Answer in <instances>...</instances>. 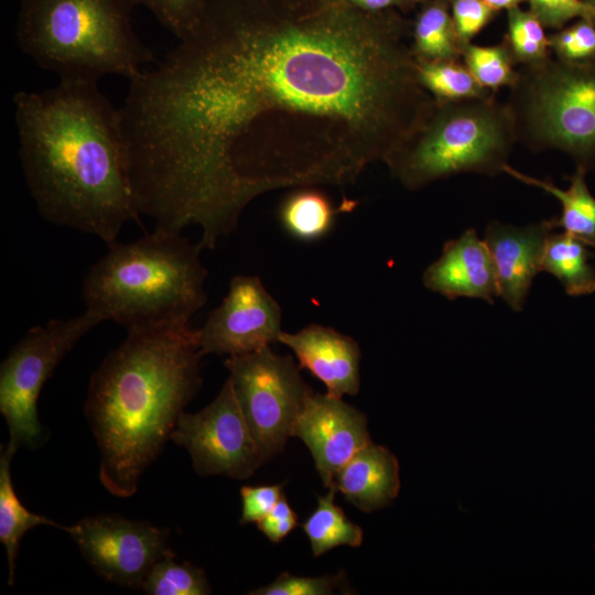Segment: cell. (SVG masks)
Segmentation results:
<instances>
[{"label":"cell","instance_id":"obj_37","mask_svg":"<svg viewBox=\"0 0 595 595\" xmlns=\"http://www.w3.org/2000/svg\"><path fill=\"white\" fill-rule=\"evenodd\" d=\"M584 2L587 4V7L591 9L593 14V21L595 23V0H584Z\"/></svg>","mask_w":595,"mask_h":595},{"label":"cell","instance_id":"obj_38","mask_svg":"<svg viewBox=\"0 0 595 595\" xmlns=\"http://www.w3.org/2000/svg\"><path fill=\"white\" fill-rule=\"evenodd\" d=\"M416 1H418V2H424V1H426V0H416Z\"/></svg>","mask_w":595,"mask_h":595},{"label":"cell","instance_id":"obj_5","mask_svg":"<svg viewBox=\"0 0 595 595\" xmlns=\"http://www.w3.org/2000/svg\"><path fill=\"white\" fill-rule=\"evenodd\" d=\"M129 0H22L17 42L60 80H129L155 61L132 26Z\"/></svg>","mask_w":595,"mask_h":595},{"label":"cell","instance_id":"obj_18","mask_svg":"<svg viewBox=\"0 0 595 595\" xmlns=\"http://www.w3.org/2000/svg\"><path fill=\"white\" fill-rule=\"evenodd\" d=\"M504 173L556 197L562 205V212L560 216L549 219L551 227L563 228L564 232L574 236L586 246L595 247V197L586 185L585 170L576 167L575 173L569 177L570 186L566 190L558 187L550 181L527 175L509 164L505 165Z\"/></svg>","mask_w":595,"mask_h":595},{"label":"cell","instance_id":"obj_23","mask_svg":"<svg viewBox=\"0 0 595 595\" xmlns=\"http://www.w3.org/2000/svg\"><path fill=\"white\" fill-rule=\"evenodd\" d=\"M336 487L328 488L324 496H317V506L302 523L314 556L337 547H360L364 532L360 526L350 521L344 510L336 505Z\"/></svg>","mask_w":595,"mask_h":595},{"label":"cell","instance_id":"obj_17","mask_svg":"<svg viewBox=\"0 0 595 595\" xmlns=\"http://www.w3.org/2000/svg\"><path fill=\"white\" fill-rule=\"evenodd\" d=\"M334 486L356 508L371 512L398 496L399 463L388 448L369 442L337 473Z\"/></svg>","mask_w":595,"mask_h":595},{"label":"cell","instance_id":"obj_9","mask_svg":"<svg viewBox=\"0 0 595 595\" xmlns=\"http://www.w3.org/2000/svg\"><path fill=\"white\" fill-rule=\"evenodd\" d=\"M225 367L240 409L263 459L281 452L313 390L290 355L270 346L227 357Z\"/></svg>","mask_w":595,"mask_h":595},{"label":"cell","instance_id":"obj_6","mask_svg":"<svg viewBox=\"0 0 595 595\" xmlns=\"http://www.w3.org/2000/svg\"><path fill=\"white\" fill-rule=\"evenodd\" d=\"M518 142L508 105L489 98L437 101L386 159L390 173L415 191L462 173L497 175Z\"/></svg>","mask_w":595,"mask_h":595},{"label":"cell","instance_id":"obj_12","mask_svg":"<svg viewBox=\"0 0 595 595\" xmlns=\"http://www.w3.org/2000/svg\"><path fill=\"white\" fill-rule=\"evenodd\" d=\"M281 307L256 275L231 278L221 303L197 328L202 356H241L279 342Z\"/></svg>","mask_w":595,"mask_h":595},{"label":"cell","instance_id":"obj_14","mask_svg":"<svg viewBox=\"0 0 595 595\" xmlns=\"http://www.w3.org/2000/svg\"><path fill=\"white\" fill-rule=\"evenodd\" d=\"M549 219L523 227L491 221L484 241L495 267L499 296L515 311H521L533 279L542 271L549 234Z\"/></svg>","mask_w":595,"mask_h":595},{"label":"cell","instance_id":"obj_2","mask_svg":"<svg viewBox=\"0 0 595 595\" xmlns=\"http://www.w3.org/2000/svg\"><path fill=\"white\" fill-rule=\"evenodd\" d=\"M12 100L23 176L45 220L107 246L140 221L120 108L98 83L60 80Z\"/></svg>","mask_w":595,"mask_h":595},{"label":"cell","instance_id":"obj_27","mask_svg":"<svg viewBox=\"0 0 595 595\" xmlns=\"http://www.w3.org/2000/svg\"><path fill=\"white\" fill-rule=\"evenodd\" d=\"M543 24L531 12L518 7L508 10L507 35L504 41L516 64L530 66L551 57Z\"/></svg>","mask_w":595,"mask_h":595},{"label":"cell","instance_id":"obj_16","mask_svg":"<svg viewBox=\"0 0 595 595\" xmlns=\"http://www.w3.org/2000/svg\"><path fill=\"white\" fill-rule=\"evenodd\" d=\"M424 286L447 299L474 298L493 304L499 296L493 259L474 228L444 244L422 274Z\"/></svg>","mask_w":595,"mask_h":595},{"label":"cell","instance_id":"obj_1","mask_svg":"<svg viewBox=\"0 0 595 595\" xmlns=\"http://www.w3.org/2000/svg\"><path fill=\"white\" fill-rule=\"evenodd\" d=\"M409 31L344 0H207L120 108L140 215L214 249L262 194L355 183L433 101Z\"/></svg>","mask_w":595,"mask_h":595},{"label":"cell","instance_id":"obj_4","mask_svg":"<svg viewBox=\"0 0 595 595\" xmlns=\"http://www.w3.org/2000/svg\"><path fill=\"white\" fill-rule=\"evenodd\" d=\"M199 244L154 229L115 241L82 282L86 309L127 331L190 324L207 300Z\"/></svg>","mask_w":595,"mask_h":595},{"label":"cell","instance_id":"obj_25","mask_svg":"<svg viewBox=\"0 0 595 595\" xmlns=\"http://www.w3.org/2000/svg\"><path fill=\"white\" fill-rule=\"evenodd\" d=\"M462 62L475 79L493 94L502 87H511L518 75L516 62L505 42L489 46L470 42L462 48Z\"/></svg>","mask_w":595,"mask_h":595},{"label":"cell","instance_id":"obj_20","mask_svg":"<svg viewBox=\"0 0 595 595\" xmlns=\"http://www.w3.org/2000/svg\"><path fill=\"white\" fill-rule=\"evenodd\" d=\"M15 452L8 443L1 448L0 455V541L7 552L9 585L14 584L15 559L25 532L42 524L63 529L52 519L30 511L19 499L11 476V462Z\"/></svg>","mask_w":595,"mask_h":595},{"label":"cell","instance_id":"obj_34","mask_svg":"<svg viewBox=\"0 0 595 595\" xmlns=\"http://www.w3.org/2000/svg\"><path fill=\"white\" fill-rule=\"evenodd\" d=\"M298 520L296 512L283 496L257 527L272 543H279L294 530Z\"/></svg>","mask_w":595,"mask_h":595},{"label":"cell","instance_id":"obj_36","mask_svg":"<svg viewBox=\"0 0 595 595\" xmlns=\"http://www.w3.org/2000/svg\"><path fill=\"white\" fill-rule=\"evenodd\" d=\"M494 11L518 7L523 0H484Z\"/></svg>","mask_w":595,"mask_h":595},{"label":"cell","instance_id":"obj_22","mask_svg":"<svg viewBox=\"0 0 595 595\" xmlns=\"http://www.w3.org/2000/svg\"><path fill=\"white\" fill-rule=\"evenodd\" d=\"M411 30V51L418 61L462 60L446 0H426Z\"/></svg>","mask_w":595,"mask_h":595},{"label":"cell","instance_id":"obj_29","mask_svg":"<svg viewBox=\"0 0 595 595\" xmlns=\"http://www.w3.org/2000/svg\"><path fill=\"white\" fill-rule=\"evenodd\" d=\"M550 51L561 61L583 63L595 60V23L578 19L548 36Z\"/></svg>","mask_w":595,"mask_h":595},{"label":"cell","instance_id":"obj_35","mask_svg":"<svg viewBox=\"0 0 595 595\" xmlns=\"http://www.w3.org/2000/svg\"><path fill=\"white\" fill-rule=\"evenodd\" d=\"M350 7L370 13L389 10H408L413 7L416 0H344Z\"/></svg>","mask_w":595,"mask_h":595},{"label":"cell","instance_id":"obj_28","mask_svg":"<svg viewBox=\"0 0 595 595\" xmlns=\"http://www.w3.org/2000/svg\"><path fill=\"white\" fill-rule=\"evenodd\" d=\"M349 594V586L343 573L324 576H298L286 572L272 583L249 592L252 595H331Z\"/></svg>","mask_w":595,"mask_h":595},{"label":"cell","instance_id":"obj_11","mask_svg":"<svg viewBox=\"0 0 595 595\" xmlns=\"http://www.w3.org/2000/svg\"><path fill=\"white\" fill-rule=\"evenodd\" d=\"M63 530L97 574L125 587L141 589L152 567L174 554L166 528L118 515L85 517Z\"/></svg>","mask_w":595,"mask_h":595},{"label":"cell","instance_id":"obj_7","mask_svg":"<svg viewBox=\"0 0 595 595\" xmlns=\"http://www.w3.org/2000/svg\"><path fill=\"white\" fill-rule=\"evenodd\" d=\"M509 88L518 141L533 151L561 150L586 172L595 167V60L521 66Z\"/></svg>","mask_w":595,"mask_h":595},{"label":"cell","instance_id":"obj_21","mask_svg":"<svg viewBox=\"0 0 595 595\" xmlns=\"http://www.w3.org/2000/svg\"><path fill=\"white\" fill-rule=\"evenodd\" d=\"M574 236L549 234L542 259V271L551 273L571 296L595 292V268L589 263L592 253Z\"/></svg>","mask_w":595,"mask_h":595},{"label":"cell","instance_id":"obj_15","mask_svg":"<svg viewBox=\"0 0 595 595\" xmlns=\"http://www.w3.org/2000/svg\"><path fill=\"white\" fill-rule=\"evenodd\" d=\"M279 343L294 353L301 369L324 383L327 394L342 398L359 392L360 348L353 337L311 324L294 333L282 331Z\"/></svg>","mask_w":595,"mask_h":595},{"label":"cell","instance_id":"obj_3","mask_svg":"<svg viewBox=\"0 0 595 595\" xmlns=\"http://www.w3.org/2000/svg\"><path fill=\"white\" fill-rule=\"evenodd\" d=\"M202 358L190 324L132 329L93 374L84 411L113 496L136 494L201 387Z\"/></svg>","mask_w":595,"mask_h":595},{"label":"cell","instance_id":"obj_31","mask_svg":"<svg viewBox=\"0 0 595 595\" xmlns=\"http://www.w3.org/2000/svg\"><path fill=\"white\" fill-rule=\"evenodd\" d=\"M494 10L484 0H452L451 14L462 46L489 22ZM463 48V47H462Z\"/></svg>","mask_w":595,"mask_h":595},{"label":"cell","instance_id":"obj_13","mask_svg":"<svg viewBox=\"0 0 595 595\" xmlns=\"http://www.w3.org/2000/svg\"><path fill=\"white\" fill-rule=\"evenodd\" d=\"M292 436L307 446L327 488L334 486L337 473L371 442L363 412L342 398L314 392L296 418Z\"/></svg>","mask_w":595,"mask_h":595},{"label":"cell","instance_id":"obj_24","mask_svg":"<svg viewBox=\"0 0 595 595\" xmlns=\"http://www.w3.org/2000/svg\"><path fill=\"white\" fill-rule=\"evenodd\" d=\"M415 61L420 85L437 101L495 96L475 79L461 60Z\"/></svg>","mask_w":595,"mask_h":595},{"label":"cell","instance_id":"obj_30","mask_svg":"<svg viewBox=\"0 0 595 595\" xmlns=\"http://www.w3.org/2000/svg\"><path fill=\"white\" fill-rule=\"evenodd\" d=\"M147 8L177 39L195 24L207 0H129Z\"/></svg>","mask_w":595,"mask_h":595},{"label":"cell","instance_id":"obj_19","mask_svg":"<svg viewBox=\"0 0 595 595\" xmlns=\"http://www.w3.org/2000/svg\"><path fill=\"white\" fill-rule=\"evenodd\" d=\"M337 208L329 196L314 186L296 187L280 203L278 219L288 236L313 242L334 228Z\"/></svg>","mask_w":595,"mask_h":595},{"label":"cell","instance_id":"obj_33","mask_svg":"<svg viewBox=\"0 0 595 595\" xmlns=\"http://www.w3.org/2000/svg\"><path fill=\"white\" fill-rule=\"evenodd\" d=\"M283 496V486L281 484L242 486L240 488V522L242 524L258 523L274 508Z\"/></svg>","mask_w":595,"mask_h":595},{"label":"cell","instance_id":"obj_26","mask_svg":"<svg viewBox=\"0 0 595 595\" xmlns=\"http://www.w3.org/2000/svg\"><path fill=\"white\" fill-rule=\"evenodd\" d=\"M141 589L149 595H206L212 592L206 573L175 555L159 561L144 580Z\"/></svg>","mask_w":595,"mask_h":595},{"label":"cell","instance_id":"obj_32","mask_svg":"<svg viewBox=\"0 0 595 595\" xmlns=\"http://www.w3.org/2000/svg\"><path fill=\"white\" fill-rule=\"evenodd\" d=\"M529 2L530 11L544 26L561 29L575 18L594 23L592 11L584 0H529Z\"/></svg>","mask_w":595,"mask_h":595},{"label":"cell","instance_id":"obj_8","mask_svg":"<svg viewBox=\"0 0 595 595\" xmlns=\"http://www.w3.org/2000/svg\"><path fill=\"white\" fill-rule=\"evenodd\" d=\"M106 322L86 309L69 318H52L26 331L0 366V412L9 432V444L34 448L44 440L37 400L44 383L64 357L94 327Z\"/></svg>","mask_w":595,"mask_h":595},{"label":"cell","instance_id":"obj_10","mask_svg":"<svg viewBox=\"0 0 595 595\" xmlns=\"http://www.w3.org/2000/svg\"><path fill=\"white\" fill-rule=\"evenodd\" d=\"M171 440L188 452L202 476L244 479L264 462L228 379L208 405L180 415Z\"/></svg>","mask_w":595,"mask_h":595}]
</instances>
